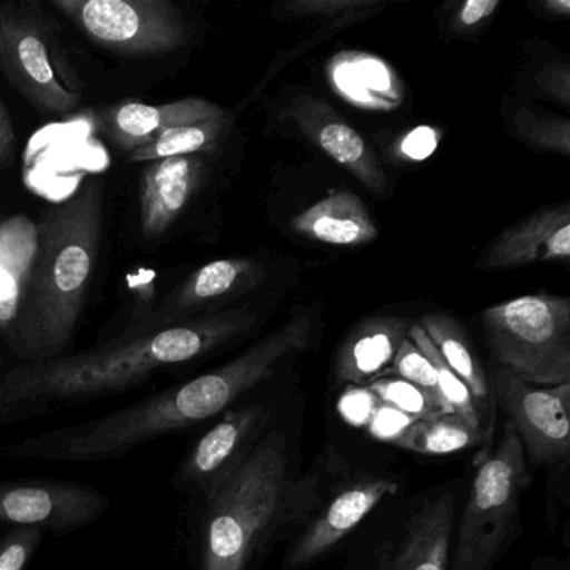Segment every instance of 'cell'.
Returning <instances> with one entry per match:
<instances>
[{
	"label": "cell",
	"mask_w": 570,
	"mask_h": 570,
	"mask_svg": "<svg viewBox=\"0 0 570 570\" xmlns=\"http://www.w3.org/2000/svg\"><path fill=\"white\" fill-rule=\"evenodd\" d=\"M380 4V0H295L285 6V12L292 18H309V16H335L370 9Z\"/></svg>",
	"instance_id": "obj_30"
},
{
	"label": "cell",
	"mask_w": 570,
	"mask_h": 570,
	"mask_svg": "<svg viewBox=\"0 0 570 570\" xmlns=\"http://www.w3.org/2000/svg\"><path fill=\"white\" fill-rule=\"evenodd\" d=\"M455 502L445 492L423 507L389 570H446Z\"/></svg>",
	"instance_id": "obj_20"
},
{
	"label": "cell",
	"mask_w": 570,
	"mask_h": 570,
	"mask_svg": "<svg viewBox=\"0 0 570 570\" xmlns=\"http://www.w3.org/2000/svg\"><path fill=\"white\" fill-rule=\"evenodd\" d=\"M226 125H228V118L225 116V118L212 119V121L176 126V128L161 132L155 141L129 153L128 161L153 163L208 151L222 138Z\"/></svg>",
	"instance_id": "obj_24"
},
{
	"label": "cell",
	"mask_w": 570,
	"mask_h": 570,
	"mask_svg": "<svg viewBox=\"0 0 570 570\" xmlns=\"http://www.w3.org/2000/svg\"><path fill=\"white\" fill-rule=\"evenodd\" d=\"M255 325V316L223 312L146 332H128L106 345L48 362L0 368V426L136 389L159 370L215 352Z\"/></svg>",
	"instance_id": "obj_1"
},
{
	"label": "cell",
	"mask_w": 570,
	"mask_h": 570,
	"mask_svg": "<svg viewBox=\"0 0 570 570\" xmlns=\"http://www.w3.org/2000/svg\"><path fill=\"white\" fill-rule=\"evenodd\" d=\"M14 139L16 135L14 129H12L11 118H9L4 102L0 99V161L8 158L12 146H14Z\"/></svg>",
	"instance_id": "obj_35"
},
{
	"label": "cell",
	"mask_w": 570,
	"mask_h": 570,
	"mask_svg": "<svg viewBox=\"0 0 570 570\" xmlns=\"http://www.w3.org/2000/svg\"><path fill=\"white\" fill-rule=\"evenodd\" d=\"M409 338L412 340L413 345L429 358V362L432 363L433 368H435L436 380H439L443 399L446 400L452 412L465 419L470 425L479 426L480 429L479 406L475 405L472 393L466 389L465 383L456 376V373L443 362L432 340L423 332L419 323L410 326Z\"/></svg>",
	"instance_id": "obj_25"
},
{
	"label": "cell",
	"mask_w": 570,
	"mask_h": 570,
	"mask_svg": "<svg viewBox=\"0 0 570 570\" xmlns=\"http://www.w3.org/2000/svg\"><path fill=\"white\" fill-rule=\"evenodd\" d=\"M45 537L42 530L6 527L0 532V570H28Z\"/></svg>",
	"instance_id": "obj_28"
},
{
	"label": "cell",
	"mask_w": 570,
	"mask_h": 570,
	"mask_svg": "<svg viewBox=\"0 0 570 570\" xmlns=\"http://www.w3.org/2000/svg\"><path fill=\"white\" fill-rule=\"evenodd\" d=\"M225 116L219 106L199 98L159 106L122 102L101 112L99 128L116 148L131 153L176 126L212 121Z\"/></svg>",
	"instance_id": "obj_13"
},
{
	"label": "cell",
	"mask_w": 570,
	"mask_h": 570,
	"mask_svg": "<svg viewBox=\"0 0 570 570\" xmlns=\"http://www.w3.org/2000/svg\"><path fill=\"white\" fill-rule=\"evenodd\" d=\"M513 126L520 138L546 151L570 155V122L556 116H540L522 108L513 116Z\"/></svg>",
	"instance_id": "obj_27"
},
{
	"label": "cell",
	"mask_w": 570,
	"mask_h": 570,
	"mask_svg": "<svg viewBox=\"0 0 570 570\" xmlns=\"http://www.w3.org/2000/svg\"><path fill=\"white\" fill-rule=\"evenodd\" d=\"M399 490L393 480L372 479L340 492L322 515L299 537L286 559V569L296 570L322 557L352 532L386 495Z\"/></svg>",
	"instance_id": "obj_14"
},
{
	"label": "cell",
	"mask_w": 570,
	"mask_h": 570,
	"mask_svg": "<svg viewBox=\"0 0 570 570\" xmlns=\"http://www.w3.org/2000/svg\"><path fill=\"white\" fill-rule=\"evenodd\" d=\"M482 439L479 426L470 425L456 413L415 419L395 439V445L423 455H446L476 445Z\"/></svg>",
	"instance_id": "obj_23"
},
{
	"label": "cell",
	"mask_w": 570,
	"mask_h": 570,
	"mask_svg": "<svg viewBox=\"0 0 570 570\" xmlns=\"http://www.w3.org/2000/svg\"><path fill=\"white\" fill-rule=\"evenodd\" d=\"M419 325L432 340L443 362L465 383L473 400L487 402L490 389L485 372L460 323L446 315H429Z\"/></svg>",
	"instance_id": "obj_22"
},
{
	"label": "cell",
	"mask_w": 570,
	"mask_h": 570,
	"mask_svg": "<svg viewBox=\"0 0 570 570\" xmlns=\"http://www.w3.org/2000/svg\"><path fill=\"white\" fill-rule=\"evenodd\" d=\"M330 82L356 108L392 111L402 105L403 91L393 69L366 52H340L328 66Z\"/></svg>",
	"instance_id": "obj_16"
},
{
	"label": "cell",
	"mask_w": 570,
	"mask_h": 570,
	"mask_svg": "<svg viewBox=\"0 0 570 570\" xmlns=\"http://www.w3.org/2000/svg\"><path fill=\"white\" fill-rule=\"evenodd\" d=\"M262 278V269L253 259H216L193 273L175 293L166 312L181 313L208 305L216 299L252 288Z\"/></svg>",
	"instance_id": "obj_21"
},
{
	"label": "cell",
	"mask_w": 570,
	"mask_h": 570,
	"mask_svg": "<svg viewBox=\"0 0 570 570\" xmlns=\"http://www.w3.org/2000/svg\"><path fill=\"white\" fill-rule=\"evenodd\" d=\"M543 8L556 16H569L570 14V2L569 0H547L543 2Z\"/></svg>",
	"instance_id": "obj_36"
},
{
	"label": "cell",
	"mask_w": 570,
	"mask_h": 570,
	"mask_svg": "<svg viewBox=\"0 0 570 570\" xmlns=\"http://www.w3.org/2000/svg\"><path fill=\"white\" fill-rule=\"evenodd\" d=\"M409 320L380 316L366 320L343 343L336 373L345 382L365 383L393 362L403 340L409 338Z\"/></svg>",
	"instance_id": "obj_18"
},
{
	"label": "cell",
	"mask_w": 570,
	"mask_h": 570,
	"mask_svg": "<svg viewBox=\"0 0 570 570\" xmlns=\"http://www.w3.org/2000/svg\"><path fill=\"white\" fill-rule=\"evenodd\" d=\"M375 415V419H373V432L376 435L389 436L390 440L395 439L403 429H406V426L399 425L395 422L410 423L415 420L389 405L383 406Z\"/></svg>",
	"instance_id": "obj_34"
},
{
	"label": "cell",
	"mask_w": 570,
	"mask_h": 570,
	"mask_svg": "<svg viewBox=\"0 0 570 570\" xmlns=\"http://www.w3.org/2000/svg\"><path fill=\"white\" fill-rule=\"evenodd\" d=\"M392 363L400 379L405 380L422 393L433 416L453 413L446 400L443 399L435 368L429 358L413 345L412 340H403Z\"/></svg>",
	"instance_id": "obj_26"
},
{
	"label": "cell",
	"mask_w": 570,
	"mask_h": 570,
	"mask_svg": "<svg viewBox=\"0 0 570 570\" xmlns=\"http://www.w3.org/2000/svg\"><path fill=\"white\" fill-rule=\"evenodd\" d=\"M263 406L229 410L208 430L179 462L173 483L181 492L212 495L243 462L268 423Z\"/></svg>",
	"instance_id": "obj_10"
},
{
	"label": "cell",
	"mask_w": 570,
	"mask_h": 570,
	"mask_svg": "<svg viewBox=\"0 0 570 570\" xmlns=\"http://www.w3.org/2000/svg\"><path fill=\"white\" fill-rule=\"evenodd\" d=\"M490 390L532 462L556 463L569 456L570 383L532 385L507 368H497Z\"/></svg>",
	"instance_id": "obj_8"
},
{
	"label": "cell",
	"mask_w": 570,
	"mask_h": 570,
	"mask_svg": "<svg viewBox=\"0 0 570 570\" xmlns=\"http://www.w3.org/2000/svg\"><path fill=\"white\" fill-rule=\"evenodd\" d=\"M368 392L379 396L386 405L405 413V415L412 416V419L433 416L422 393H420L415 386L406 383L405 380H375V382L370 385Z\"/></svg>",
	"instance_id": "obj_29"
},
{
	"label": "cell",
	"mask_w": 570,
	"mask_h": 570,
	"mask_svg": "<svg viewBox=\"0 0 570 570\" xmlns=\"http://www.w3.org/2000/svg\"><path fill=\"white\" fill-rule=\"evenodd\" d=\"M101 233L98 181L42 216L18 318L2 335L19 362H48L68 352L98 263Z\"/></svg>",
	"instance_id": "obj_2"
},
{
	"label": "cell",
	"mask_w": 570,
	"mask_h": 570,
	"mask_svg": "<svg viewBox=\"0 0 570 570\" xmlns=\"http://www.w3.org/2000/svg\"><path fill=\"white\" fill-rule=\"evenodd\" d=\"M0 71L41 111L68 115L78 108L79 96L56 75L41 26L16 6L0 9Z\"/></svg>",
	"instance_id": "obj_9"
},
{
	"label": "cell",
	"mask_w": 570,
	"mask_h": 570,
	"mask_svg": "<svg viewBox=\"0 0 570 570\" xmlns=\"http://www.w3.org/2000/svg\"><path fill=\"white\" fill-rule=\"evenodd\" d=\"M439 132L432 128H419L415 131L409 132L402 145H400V153L405 156L406 159L412 161H422V159L429 158L436 146H439Z\"/></svg>",
	"instance_id": "obj_32"
},
{
	"label": "cell",
	"mask_w": 570,
	"mask_h": 570,
	"mask_svg": "<svg viewBox=\"0 0 570 570\" xmlns=\"http://www.w3.org/2000/svg\"><path fill=\"white\" fill-rule=\"evenodd\" d=\"M483 335L502 368L539 386L570 383V298L519 296L482 313Z\"/></svg>",
	"instance_id": "obj_4"
},
{
	"label": "cell",
	"mask_w": 570,
	"mask_h": 570,
	"mask_svg": "<svg viewBox=\"0 0 570 570\" xmlns=\"http://www.w3.org/2000/svg\"><path fill=\"white\" fill-rule=\"evenodd\" d=\"M38 252V225L18 215L0 225V333L18 318L22 295Z\"/></svg>",
	"instance_id": "obj_19"
},
{
	"label": "cell",
	"mask_w": 570,
	"mask_h": 570,
	"mask_svg": "<svg viewBox=\"0 0 570 570\" xmlns=\"http://www.w3.org/2000/svg\"><path fill=\"white\" fill-rule=\"evenodd\" d=\"M111 499L88 483L55 479L0 480V527L62 537L101 519Z\"/></svg>",
	"instance_id": "obj_7"
},
{
	"label": "cell",
	"mask_w": 570,
	"mask_h": 570,
	"mask_svg": "<svg viewBox=\"0 0 570 570\" xmlns=\"http://www.w3.org/2000/svg\"><path fill=\"white\" fill-rule=\"evenodd\" d=\"M497 8L499 0H466L456 12V24L459 28H475L492 18Z\"/></svg>",
	"instance_id": "obj_33"
},
{
	"label": "cell",
	"mask_w": 570,
	"mask_h": 570,
	"mask_svg": "<svg viewBox=\"0 0 570 570\" xmlns=\"http://www.w3.org/2000/svg\"><path fill=\"white\" fill-rule=\"evenodd\" d=\"M293 229L313 242L335 246H356L379 236L375 222L362 199L348 189L320 199L292 223Z\"/></svg>",
	"instance_id": "obj_17"
},
{
	"label": "cell",
	"mask_w": 570,
	"mask_h": 570,
	"mask_svg": "<svg viewBox=\"0 0 570 570\" xmlns=\"http://www.w3.org/2000/svg\"><path fill=\"white\" fill-rule=\"evenodd\" d=\"M525 452L509 422L495 452L480 465L463 510L453 570H487L519 519Z\"/></svg>",
	"instance_id": "obj_5"
},
{
	"label": "cell",
	"mask_w": 570,
	"mask_h": 570,
	"mask_svg": "<svg viewBox=\"0 0 570 570\" xmlns=\"http://www.w3.org/2000/svg\"><path fill=\"white\" fill-rule=\"evenodd\" d=\"M535 85L543 95L557 99L563 106L570 105V69L566 65L546 66L535 76Z\"/></svg>",
	"instance_id": "obj_31"
},
{
	"label": "cell",
	"mask_w": 570,
	"mask_h": 570,
	"mask_svg": "<svg viewBox=\"0 0 570 570\" xmlns=\"http://www.w3.org/2000/svg\"><path fill=\"white\" fill-rule=\"evenodd\" d=\"M293 485L282 432L258 440L235 472L206 497L199 532V570H246L288 515Z\"/></svg>",
	"instance_id": "obj_3"
},
{
	"label": "cell",
	"mask_w": 570,
	"mask_h": 570,
	"mask_svg": "<svg viewBox=\"0 0 570 570\" xmlns=\"http://www.w3.org/2000/svg\"><path fill=\"white\" fill-rule=\"evenodd\" d=\"M570 256V205L533 213L500 233L482 253L475 268L510 269L532 263L560 262Z\"/></svg>",
	"instance_id": "obj_12"
},
{
	"label": "cell",
	"mask_w": 570,
	"mask_h": 570,
	"mask_svg": "<svg viewBox=\"0 0 570 570\" xmlns=\"http://www.w3.org/2000/svg\"><path fill=\"white\" fill-rule=\"evenodd\" d=\"M66 18L96 45L121 56H159L191 38L179 9L168 0H55Z\"/></svg>",
	"instance_id": "obj_6"
},
{
	"label": "cell",
	"mask_w": 570,
	"mask_h": 570,
	"mask_svg": "<svg viewBox=\"0 0 570 570\" xmlns=\"http://www.w3.org/2000/svg\"><path fill=\"white\" fill-rule=\"evenodd\" d=\"M205 173L202 156L149 163L142 173L141 229L145 238L165 235L191 202Z\"/></svg>",
	"instance_id": "obj_15"
},
{
	"label": "cell",
	"mask_w": 570,
	"mask_h": 570,
	"mask_svg": "<svg viewBox=\"0 0 570 570\" xmlns=\"http://www.w3.org/2000/svg\"><path fill=\"white\" fill-rule=\"evenodd\" d=\"M289 118L328 158L348 169L360 183L383 195L386 176L368 142L322 99L299 96L288 106Z\"/></svg>",
	"instance_id": "obj_11"
}]
</instances>
